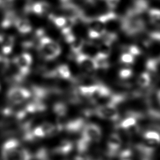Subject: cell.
Instances as JSON below:
<instances>
[{"label": "cell", "mask_w": 160, "mask_h": 160, "mask_svg": "<svg viewBox=\"0 0 160 160\" xmlns=\"http://www.w3.org/2000/svg\"><path fill=\"white\" fill-rule=\"evenodd\" d=\"M36 38L38 39L37 50L44 60L52 61L61 54V48L59 44L46 35L42 30H38Z\"/></svg>", "instance_id": "6da1fadb"}, {"label": "cell", "mask_w": 160, "mask_h": 160, "mask_svg": "<svg viewBox=\"0 0 160 160\" xmlns=\"http://www.w3.org/2000/svg\"><path fill=\"white\" fill-rule=\"evenodd\" d=\"M2 160H31L32 155L16 139L7 140L2 146Z\"/></svg>", "instance_id": "7a4b0ae2"}, {"label": "cell", "mask_w": 160, "mask_h": 160, "mask_svg": "<svg viewBox=\"0 0 160 160\" xmlns=\"http://www.w3.org/2000/svg\"><path fill=\"white\" fill-rule=\"evenodd\" d=\"M32 61V56L27 52H21L14 57L12 61L22 81L30 73Z\"/></svg>", "instance_id": "3957f363"}, {"label": "cell", "mask_w": 160, "mask_h": 160, "mask_svg": "<svg viewBox=\"0 0 160 160\" xmlns=\"http://www.w3.org/2000/svg\"><path fill=\"white\" fill-rule=\"evenodd\" d=\"M7 98L13 104H19L31 97V92L29 89L19 86L11 87L7 92Z\"/></svg>", "instance_id": "277c9868"}, {"label": "cell", "mask_w": 160, "mask_h": 160, "mask_svg": "<svg viewBox=\"0 0 160 160\" xmlns=\"http://www.w3.org/2000/svg\"><path fill=\"white\" fill-rule=\"evenodd\" d=\"M94 112L98 117L112 121H116L119 118V113L116 108V106L103 104L97 106L92 113Z\"/></svg>", "instance_id": "5b68a950"}, {"label": "cell", "mask_w": 160, "mask_h": 160, "mask_svg": "<svg viewBox=\"0 0 160 160\" xmlns=\"http://www.w3.org/2000/svg\"><path fill=\"white\" fill-rule=\"evenodd\" d=\"M59 130H62L60 125L54 126L52 123L44 122L34 128L32 129V132L35 139H41L49 136Z\"/></svg>", "instance_id": "8992f818"}, {"label": "cell", "mask_w": 160, "mask_h": 160, "mask_svg": "<svg viewBox=\"0 0 160 160\" xmlns=\"http://www.w3.org/2000/svg\"><path fill=\"white\" fill-rule=\"evenodd\" d=\"M82 136L91 142H96L99 141L101 138L102 131L96 124H86L82 129Z\"/></svg>", "instance_id": "52a82bcc"}, {"label": "cell", "mask_w": 160, "mask_h": 160, "mask_svg": "<svg viewBox=\"0 0 160 160\" xmlns=\"http://www.w3.org/2000/svg\"><path fill=\"white\" fill-rule=\"evenodd\" d=\"M49 4L42 0H38L28 4L25 7L26 12L32 13L38 16H42L49 12Z\"/></svg>", "instance_id": "ba28073f"}, {"label": "cell", "mask_w": 160, "mask_h": 160, "mask_svg": "<svg viewBox=\"0 0 160 160\" xmlns=\"http://www.w3.org/2000/svg\"><path fill=\"white\" fill-rule=\"evenodd\" d=\"M76 61L78 65L86 72H92L97 69L93 57L81 52L76 54Z\"/></svg>", "instance_id": "9c48e42d"}, {"label": "cell", "mask_w": 160, "mask_h": 160, "mask_svg": "<svg viewBox=\"0 0 160 160\" xmlns=\"http://www.w3.org/2000/svg\"><path fill=\"white\" fill-rule=\"evenodd\" d=\"M122 145V139L117 133H112L107 141V154L108 156L114 157L119 153Z\"/></svg>", "instance_id": "30bf717a"}, {"label": "cell", "mask_w": 160, "mask_h": 160, "mask_svg": "<svg viewBox=\"0 0 160 160\" xmlns=\"http://www.w3.org/2000/svg\"><path fill=\"white\" fill-rule=\"evenodd\" d=\"M13 26L16 31L21 34H27L30 33L32 30V26L31 22L23 17L16 16Z\"/></svg>", "instance_id": "8fae6325"}, {"label": "cell", "mask_w": 160, "mask_h": 160, "mask_svg": "<svg viewBox=\"0 0 160 160\" xmlns=\"http://www.w3.org/2000/svg\"><path fill=\"white\" fill-rule=\"evenodd\" d=\"M46 75L49 77H58L63 79H69L71 78V73L69 67L66 64H60L54 70L46 73Z\"/></svg>", "instance_id": "7c38bea8"}, {"label": "cell", "mask_w": 160, "mask_h": 160, "mask_svg": "<svg viewBox=\"0 0 160 160\" xmlns=\"http://www.w3.org/2000/svg\"><path fill=\"white\" fill-rule=\"evenodd\" d=\"M84 125V119L79 118L68 121L64 126L62 125V128L69 133H77L82 129Z\"/></svg>", "instance_id": "4fadbf2b"}, {"label": "cell", "mask_w": 160, "mask_h": 160, "mask_svg": "<svg viewBox=\"0 0 160 160\" xmlns=\"http://www.w3.org/2000/svg\"><path fill=\"white\" fill-rule=\"evenodd\" d=\"M1 50L3 55L10 54L14 47L15 38L12 35H5L0 43Z\"/></svg>", "instance_id": "5bb4252c"}, {"label": "cell", "mask_w": 160, "mask_h": 160, "mask_svg": "<svg viewBox=\"0 0 160 160\" xmlns=\"http://www.w3.org/2000/svg\"><path fill=\"white\" fill-rule=\"evenodd\" d=\"M142 116L139 114H132L129 113L128 114V116L121 121L119 124H118V126L119 128L125 129V130H129L134 127L137 124V120L138 118H142Z\"/></svg>", "instance_id": "9a60e30c"}, {"label": "cell", "mask_w": 160, "mask_h": 160, "mask_svg": "<svg viewBox=\"0 0 160 160\" xmlns=\"http://www.w3.org/2000/svg\"><path fill=\"white\" fill-rule=\"evenodd\" d=\"M144 143L155 148L160 144V133L154 130L146 131L143 134Z\"/></svg>", "instance_id": "2e32d148"}, {"label": "cell", "mask_w": 160, "mask_h": 160, "mask_svg": "<svg viewBox=\"0 0 160 160\" xmlns=\"http://www.w3.org/2000/svg\"><path fill=\"white\" fill-rule=\"evenodd\" d=\"M74 148V144L68 140L61 141L52 151V152L58 155H66L70 153Z\"/></svg>", "instance_id": "e0dca14e"}, {"label": "cell", "mask_w": 160, "mask_h": 160, "mask_svg": "<svg viewBox=\"0 0 160 160\" xmlns=\"http://www.w3.org/2000/svg\"><path fill=\"white\" fill-rule=\"evenodd\" d=\"M94 60L95 64L96 65L97 69H106L109 67V62H108V56H104L98 52L94 57Z\"/></svg>", "instance_id": "ac0fdd59"}, {"label": "cell", "mask_w": 160, "mask_h": 160, "mask_svg": "<svg viewBox=\"0 0 160 160\" xmlns=\"http://www.w3.org/2000/svg\"><path fill=\"white\" fill-rule=\"evenodd\" d=\"M52 111L55 115H56L58 118H62L67 114L68 109L67 106L64 102H58L54 104Z\"/></svg>", "instance_id": "d6986e66"}, {"label": "cell", "mask_w": 160, "mask_h": 160, "mask_svg": "<svg viewBox=\"0 0 160 160\" xmlns=\"http://www.w3.org/2000/svg\"><path fill=\"white\" fill-rule=\"evenodd\" d=\"M84 44L85 42L83 38L80 37H75L74 40L70 43L72 52L76 54L81 52L82 49L84 46Z\"/></svg>", "instance_id": "ffe728a7"}, {"label": "cell", "mask_w": 160, "mask_h": 160, "mask_svg": "<svg viewBox=\"0 0 160 160\" xmlns=\"http://www.w3.org/2000/svg\"><path fill=\"white\" fill-rule=\"evenodd\" d=\"M92 142L85 138L81 136L77 141L76 148L79 154L85 153L89 149Z\"/></svg>", "instance_id": "44dd1931"}, {"label": "cell", "mask_w": 160, "mask_h": 160, "mask_svg": "<svg viewBox=\"0 0 160 160\" xmlns=\"http://www.w3.org/2000/svg\"><path fill=\"white\" fill-rule=\"evenodd\" d=\"M137 83L141 88H147L151 83L150 74L147 72L141 73L137 78Z\"/></svg>", "instance_id": "7402d4cb"}, {"label": "cell", "mask_w": 160, "mask_h": 160, "mask_svg": "<svg viewBox=\"0 0 160 160\" xmlns=\"http://www.w3.org/2000/svg\"><path fill=\"white\" fill-rule=\"evenodd\" d=\"M49 19L50 21L58 28L59 29H62L66 23V17L62 16H57L54 14H49Z\"/></svg>", "instance_id": "603a6c76"}, {"label": "cell", "mask_w": 160, "mask_h": 160, "mask_svg": "<svg viewBox=\"0 0 160 160\" xmlns=\"http://www.w3.org/2000/svg\"><path fill=\"white\" fill-rule=\"evenodd\" d=\"M111 44H110L106 41H102L98 46V52L109 57V56L111 53Z\"/></svg>", "instance_id": "cb8c5ba5"}, {"label": "cell", "mask_w": 160, "mask_h": 160, "mask_svg": "<svg viewBox=\"0 0 160 160\" xmlns=\"http://www.w3.org/2000/svg\"><path fill=\"white\" fill-rule=\"evenodd\" d=\"M36 160H49V154L47 149L44 148H39L34 155Z\"/></svg>", "instance_id": "d4e9b609"}, {"label": "cell", "mask_w": 160, "mask_h": 160, "mask_svg": "<svg viewBox=\"0 0 160 160\" xmlns=\"http://www.w3.org/2000/svg\"><path fill=\"white\" fill-rule=\"evenodd\" d=\"M149 18L152 22L156 23L160 21V9H150L148 12Z\"/></svg>", "instance_id": "484cf974"}, {"label": "cell", "mask_w": 160, "mask_h": 160, "mask_svg": "<svg viewBox=\"0 0 160 160\" xmlns=\"http://www.w3.org/2000/svg\"><path fill=\"white\" fill-rule=\"evenodd\" d=\"M120 61L122 63L124 64L129 65L134 62V56L131 54H130L129 52H125L121 54L120 58Z\"/></svg>", "instance_id": "4316f807"}, {"label": "cell", "mask_w": 160, "mask_h": 160, "mask_svg": "<svg viewBox=\"0 0 160 160\" xmlns=\"http://www.w3.org/2000/svg\"><path fill=\"white\" fill-rule=\"evenodd\" d=\"M132 71L130 68H122L119 71V76L121 79H127L131 77Z\"/></svg>", "instance_id": "83f0119b"}, {"label": "cell", "mask_w": 160, "mask_h": 160, "mask_svg": "<svg viewBox=\"0 0 160 160\" xmlns=\"http://www.w3.org/2000/svg\"><path fill=\"white\" fill-rule=\"evenodd\" d=\"M120 157L121 159H129L132 155V151L130 149H126L122 150L120 153Z\"/></svg>", "instance_id": "f1b7e54d"}, {"label": "cell", "mask_w": 160, "mask_h": 160, "mask_svg": "<svg viewBox=\"0 0 160 160\" xmlns=\"http://www.w3.org/2000/svg\"><path fill=\"white\" fill-rule=\"evenodd\" d=\"M127 52H129L130 54H131L134 56L139 55L141 52L140 49L136 46H131L130 47H129L128 51Z\"/></svg>", "instance_id": "f546056e"}, {"label": "cell", "mask_w": 160, "mask_h": 160, "mask_svg": "<svg viewBox=\"0 0 160 160\" xmlns=\"http://www.w3.org/2000/svg\"><path fill=\"white\" fill-rule=\"evenodd\" d=\"M109 8H114L118 4L120 0H104Z\"/></svg>", "instance_id": "4dcf8cb0"}, {"label": "cell", "mask_w": 160, "mask_h": 160, "mask_svg": "<svg viewBox=\"0 0 160 160\" xmlns=\"http://www.w3.org/2000/svg\"><path fill=\"white\" fill-rule=\"evenodd\" d=\"M74 160H93L89 156L86 155L84 153L79 154L74 158Z\"/></svg>", "instance_id": "1f68e13d"}, {"label": "cell", "mask_w": 160, "mask_h": 160, "mask_svg": "<svg viewBox=\"0 0 160 160\" xmlns=\"http://www.w3.org/2000/svg\"><path fill=\"white\" fill-rule=\"evenodd\" d=\"M157 99H158V102L160 104V90H159L158 93H157Z\"/></svg>", "instance_id": "d6a6232c"}, {"label": "cell", "mask_w": 160, "mask_h": 160, "mask_svg": "<svg viewBox=\"0 0 160 160\" xmlns=\"http://www.w3.org/2000/svg\"><path fill=\"white\" fill-rule=\"evenodd\" d=\"M4 4V0H0V8L3 6Z\"/></svg>", "instance_id": "836d02e7"}, {"label": "cell", "mask_w": 160, "mask_h": 160, "mask_svg": "<svg viewBox=\"0 0 160 160\" xmlns=\"http://www.w3.org/2000/svg\"><path fill=\"white\" fill-rule=\"evenodd\" d=\"M2 57L1 56H0V62H1V61L2 60Z\"/></svg>", "instance_id": "e575fe53"}, {"label": "cell", "mask_w": 160, "mask_h": 160, "mask_svg": "<svg viewBox=\"0 0 160 160\" xmlns=\"http://www.w3.org/2000/svg\"><path fill=\"white\" fill-rule=\"evenodd\" d=\"M121 160H130L129 159H121Z\"/></svg>", "instance_id": "d590c367"}, {"label": "cell", "mask_w": 160, "mask_h": 160, "mask_svg": "<svg viewBox=\"0 0 160 160\" xmlns=\"http://www.w3.org/2000/svg\"><path fill=\"white\" fill-rule=\"evenodd\" d=\"M0 90H1V84H0Z\"/></svg>", "instance_id": "8d00e7d4"}]
</instances>
